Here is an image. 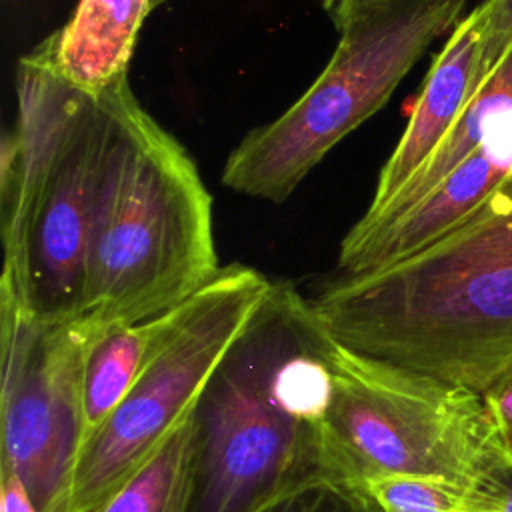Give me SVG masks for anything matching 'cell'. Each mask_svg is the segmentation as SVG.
<instances>
[{
	"label": "cell",
	"mask_w": 512,
	"mask_h": 512,
	"mask_svg": "<svg viewBox=\"0 0 512 512\" xmlns=\"http://www.w3.org/2000/svg\"><path fill=\"white\" fill-rule=\"evenodd\" d=\"M332 336L288 282H272L192 408L186 512H258L336 476L326 416Z\"/></svg>",
	"instance_id": "6da1fadb"
},
{
	"label": "cell",
	"mask_w": 512,
	"mask_h": 512,
	"mask_svg": "<svg viewBox=\"0 0 512 512\" xmlns=\"http://www.w3.org/2000/svg\"><path fill=\"white\" fill-rule=\"evenodd\" d=\"M308 300L344 348L494 394L512 380V178L430 246Z\"/></svg>",
	"instance_id": "7a4b0ae2"
},
{
	"label": "cell",
	"mask_w": 512,
	"mask_h": 512,
	"mask_svg": "<svg viewBox=\"0 0 512 512\" xmlns=\"http://www.w3.org/2000/svg\"><path fill=\"white\" fill-rule=\"evenodd\" d=\"M112 112L86 250L80 320L96 334L160 316L220 270L212 200L194 160L136 100L106 88Z\"/></svg>",
	"instance_id": "3957f363"
},
{
	"label": "cell",
	"mask_w": 512,
	"mask_h": 512,
	"mask_svg": "<svg viewBox=\"0 0 512 512\" xmlns=\"http://www.w3.org/2000/svg\"><path fill=\"white\" fill-rule=\"evenodd\" d=\"M108 92L88 94L26 54L4 136L0 296L44 322L80 318L94 196L110 138Z\"/></svg>",
	"instance_id": "277c9868"
},
{
	"label": "cell",
	"mask_w": 512,
	"mask_h": 512,
	"mask_svg": "<svg viewBox=\"0 0 512 512\" xmlns=\"http://www.w3.org/2000/svg\"><path fill=\"white\" fill-rule=\"evenodd\" d=\"M326 436L336 476L356 488L426 474L504 494L512 434L488 396L360 356L332 338Z\"/></svg>",
	"instance_id": "5b68a950"
},
{
	"label": "cell",
	"mask_w": 512,
	"mask_h": 512,
	"mask_svg": "<svg viewBox=\"0 0 512 512\" xmlns=\"http://www.w3.org/2000/svg\"><path fill=\"white\" fill-rule=\"evenodd\" d=\"M468 2L384 0L348 16L318 78L278 118L244 136L224 164L222 182L252 198L286 200L340 140L388 102Z\"/></svg>",
	"instance_id": "8992f818"
},
{
	"label": "cell",
	"mask_w": 512,
	"mask_h": 512,
	"mask_svg": "<svg viewBox=\"0 0 512 512\" xmlns=\"http://www.w3.org/2000/svg\"><path fill=\"white\" fill-rule=\"evenodd\" d=\"M272 280L228 264L180 306V316L122 402L82 448L70 512H96L192 414Z\"/></svg>",
	"instance_id": "52a82bcc"
},
{
	"label": "cell",
	"mask_w": 512,
	"mask_h": 512,
	"mask_svg": "<svg viewBox=\"0 0 512 512\" xmlns=\"http://www.w3.org/2000/svg\"><path fill=\"white\" fill-rule=\"evenodd\" d=\"M2 470L38 512H70L82 452V380L96 332L80 318L44 322L0 296Z\"/></svg>",
	"instance_id": "ba28073f"
},
{
	"label": "cell",
	"mask_w": 512,
	"mask_h": 512,
	"mask_svg": "<svg viewBox=\"0 0 512 512\" xmlns=\"http://www.w3.org/2000/svg\"><path fill=\"white\" fill-rule=\"evenodd\" d=\"M512 178V118L494 126L486 140L446 174L422 200L370 228H350L340 244V274H360L398 262L472 216Z\"/></svg>",
	"instance_id": "9c48e42d"
},
{
	"label": "cell",
	"mask_w": 512,
	"mask_h": 512,
	"mask_svg": "<svg viewBox=\"0 0 512 512\" xmlns=\"http://www.w3.org/2000/svg\"><path fill=\"white\" fill-rule=\"evenodd\" d=\"M482 44L484 4H478L456 22L436 54L408 124L380 170L374 198L362 218L380 214L452 132L480 86Z\"/></svg>",
	"instance_id": "30bf717a"
},
{
	"label": "cell",
	"mask_w": 512,
	"mask_h": 512,
	"mask_svg": "<svg viewBox=\"0 0 512 512\" xmlns=\"http://www.w3.org/2000/svg\"><path fill=\"white\" fill-rule=\"evenodd\" d=\"M152 0H78L70 20L30 54L72 86L100 94L122 78Z\"/></svg>",
	"instance_id": "8fae6325"
},
{
	"label": "cell",
	"mask_w": 512,
	"mask_h": 512,
	"mask_svg": "<svg viewBox=\"0 0 512 512\" xmlns=\"http://www.w3.org/2000/svg\"><path fill=\"white\" fill-rule=\"evenodd\" d=\"M180 306L150 320L112 326L96 334L86 356L82 380V448L122 402L168 338L180 316Z\"/></svg>",
	"instance_id": "7c38bea8"
},
{
	"label": "cell",
	"mask_w": 512,
	"mask_h": 512,
	"mask_svg": "<svg viewBox=\"0 0 512 512\" xmlns=\"http://www.w3.org/2000/svg\"><path fill=\"white\" fill-rule=\"evenodd\" d=\"M512 118V46L496 64L492 74L482 82L460 120L430 156V160L410 178V182L390 200V204L374 218H360L354 228H370L390 220L418 200H422L446 174L466 160L488 136V132Z\"/></svg>",
	"instance_id": "4fadbf2b"
},
{
	"label": "cell",
	"mask_w": 512,
	"mask_h": 512,
	"mask_svg": "<svg viewBox=\"0 0 512 512\" xmlns=\"http://www.w3.org/2000/svg\"><path fill=\"white\" fill-rule=\"evenodd\" d=\"M192 414L96 512H186Z\"/></svg>",
	"instance_id": "5bb4252c"
},
{
	"label": "cell",
	"mask_w": 512,
	"mask_h": 512,
	"mask_svg": "<svg viewBox=\"0 0 512 512\" xmlns=\"http://www.w3.org/2000/svg\"><path fill=\"white\" fill-rule=\"evenodd\" d=\"M376 512H506V492L478 490L442 476L388 474L360 488Z\"/></svg>",
	"instance_id": "9a60e30c"
},
{
	"label": "cell",
	"mask_w": 512,
	"mask_h": 512,
	"mask_svg": "<svg viewBox=\"0 0 512 512\" xmlns=\"http://www.w3.org/2000/svg\"><path fill=\"white\" fill-rule=\"evenodd\" d=\"M258 512H376L366 494L342 480H316Z\"/></svg>",
	"instance_id": "2e32d148"
},
{
	"label": "cell",
	"mask_w": 512,
	"mask_h": 512,
	"mask_svg": "<svg viewBox=\"0 0 512 512\" xmlns=\"http://www.w3.org/2000/svg\"><path fill=\"white\" fill-rule=\"evenodd\" d=\"M482 4L484 44L480 60V86L512 46V0H484Z\"/></svg>",
	"instance_id": "e0dca14e"
},
{
	"label": "cell",
	"mask_w": 512,
	"mask_h": 512,
	"mask_svg": "<svg viewBox=\"0 0 512 512\" xmlns=\"http://www.w3.org/2000/svg\"><path fill=\"white\" fill-rule=\"evenodd\" d=\"M2 512H38L22 480L8 470H2Z\"/></svg>",
	"instance_id": "ac0fdd59"
},
{
	"label": "cell",
	"mask_w": 512,
	"mask_h": 512,
	"mask_svg": "<svg viewBox=\"0 0 512 512\" xmlns=\"http://www.w3.org/2000/svg\"><path fill=\"white\" fill-rule=\"evenodd\" d=\"M378 2H384V0H322V6L328 12V16L332 18L334 26L338 28L354 12H358L366 6H374Z\"/></svg>",
	"instance_id": "d6986e66"
},
{
	"label": "cell",
	"mask_w": 512,
	"mask_h": 512,
	"mask_svg": "<svg viewBox=\"0 0 512 512\" xmlns=\"http://www.w3.org/2000/svg\"><path fill=\"white\" fill-rule=\"evenodd\" d=\"M506 512H512V480H510L508 492H506Z\"/></svg>",
	"instance_id": "ffe728a7"
},
{
	"label": "cell",
	"mask_w": 512,
	"mask_h": 512,
	"mask_svg": "<svg viewBox=\"0 0 512 512\" xmlns=\"http://www.w3.org/2000/svg\"><path fill=\"white\" fill-rule=\"evenodd\" d=\"M166 2H170V0H152V8H158V6L166 4Z\"/></svg>",
	"instance_id": "44dd1931"
}]
</instances>
